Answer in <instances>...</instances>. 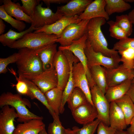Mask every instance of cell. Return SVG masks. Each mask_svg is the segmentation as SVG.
Returning a JSON list of instances; mask_svg holds the SVG:
<instances>
[{
    "label": "cell",
    "mask_w": 134,
    "mask_h": 134,
    "mask_svg": "<svg viewBox=\"0 0 134 134\" xmlns=\"http://www.w3.org/2000/svg\"><path fill=\"white\" fill-rule=\"evenodd\" d=\"M19 50V57L16 63L19 77L31 81L43 71L36 49L23 48Z\"/></svg>",
    "instance_id": "cell-1"
},
{
    "label": "cell",
    "mask_w": 134,
    "mask_h": 134,
    "mask_svg": "<svg viewBox=\"0 0 134 134\" xmlns=\"http://www.w3.org/2000/svg\"><path fill=\"white\" fill-rule=\"evenodd\" d=\"M106 21L102 17L90 20L86 31L87 40L94 51L111 57L119 55L117 51L108 48L107 42L101 29V26L105 23Z\"/></svg>",
    "instance_id": "cell-2"
},
{
    "label": "cell",
    "mask_w": 134,
    "mask_h": 134,
    "mask_svg": "<svg viewBox=\"0 0 134 134\" xmlns=\"http://www.w3.org/2000/svg\"><path fill=\"white\" fill-rule=\"evenodd\" d=\"M21 95L9 92L2 93L0 96V107L8 105L14 107L17 115V121L20 123L43 117L34 114L27 108L26 106L31 107V102L27 99L23 98Z\"/></svg>",
    "instance_id": "cell-3"
},
{
    "label": "cell",
    "mask_w": 134,
    "mask_h": 134,
    "mask_svg": "<svg viewBox=\"0 0 134 134\" xmlns=\"http://www.w3.org/2000/svg\"><path fill=\"white\" fill-rule=\"evenodd\" d=\"M58 38L57 36L54 34L30 32L16 41L10 48L18 49L23 48L37 49L55 43Z\"/></svg>",
    "instance_id": "cell-4"
},
{
    "label": "cell",
    "mask_w": 134,
    "mask_h": 134,
    "mask_svg": "<svg viewBox=\"0 0 134 134\" xmlns=\"http://www.w3.org/2000/svg\"><path fill=\"white\" fill-rule=\"evenodd\" d=\"M88 68L96 65H100L108 69L117 67L121 62L119 55L110 57L94 50L89 42L87 40L84 49Z\"/></svg>",
    "instance_id": "cell-5"
},
{
    "label": "cell",
    "mask_w": 134,
    "mask_h": 134,
    "mask_svg": "<svg viewBox=\"0 0 134 134\" xmlns=\"http://www.w3.org/2000/svg\"><path fill=\"white\" fill-rule=\"evenodd\" d=\"M87 39V36L86 33L79 39L73 41L70 45L66 46H60L59 47L58 49L69 50L71 51L79 59L85 70L89 87L90 88L96 84L93 79L88 68L87 59L84 52Z\"/></svg>",
    "instance_id": "cell-6"
},
{
    "label": "cell",
    "mask_w": 134,
    "mask_h": 134,
    "mask_svg": "<svg viewBox=\"0 0 134 134\" xmlns=\"http://www.w3.org/2000/svg\"><path fill=\"white\" fill-rule=\"evenodd\" d=\"M90 20H81L78 23L70 24L62 31L58 37L56 42L63 46H68L74 41L77 40L86 33Z\"/></svg>",
    "instance_id": "cell-7"
},
{
    "label": "cell",
    "mask_w": 134,
    "mask_h": 134,
    "mask_svg": "<svg viewBox=\"0 0 134 134\" xmlns=\"http://www.w3.org/2000/svg\"><path fill=\"white\" fill-rule=\"evenodd\" d=\"M90 89L92 101L98 113L97 118L105 124L110 126V103L105 94L97 85H94Z\"/></svg>",
    "instance_id": "cell-8"
},
{
    "label": "cell",
    "mask_w": 134,
    "mask_h": 134,
    "mask_svg": "<svg viewBox=\"0 0 134 134\" xmlns=\"http://www.w3.org/2000/svg\"><path fill=\"white\" fill-rule=\"evenodd\" d=\"M42 4L41 2L36 6L34 15L32 18L33 22L31 26L36 30L54 23L63 16L57 11L53 12L49 7H42Z\"/></svg>",
    "instance_id": "cell-9"
},
{
    "label": "cell",
    "mask_w": 134,
    "mask_h": 134,
    "mask_svg": "<svg viewBox=\"0 0 134 134\" xmlns=\"http://www.w3.org/2000/svg\"><path fill=\"white\" fill-rule=\"evenodd\" d=\"M53 65L58 76L57 87L63 91L69 78L70 69L68 60L62 50L58 49L56 53Z\"/></svg>",
    "instance_id": "cell-10"
},
{
    "label": "cell",
    "mask_w": 134,
    "mask_h": 134,
    "mask_svg": "<svg viewBox=\"0 0 134 134\" xmlns=\"http://www.w3.org/2000/svg\"><path fill=\"white\" fill-rule=\"evenodd\" d=\"M44 94L58 86V79L54 67L47 69L36 76L31 80Z\"/></svg>",
    "instance_id": "cell-11"
},
{
    "label": "cell",
    "mask_w": 134,
    "mask_h": 134,
    "mask_svg": "<svg viewBox=\"0 0 134 134\" xmlns=\"http://www.w3.org/2000/svg\"><path fill=\"white\" fill-rule=\"evenodd\" d=\"M72 72L74 87H78L81 90L85 95L88 102L94 105L85 71L80 62L73 63Z\"/></svg>",
    "instance_id": "cell-12"
},
{
    "label": "cell",
    "mask_w": 134,
    "mask_h": 134,
    "mask_svg": "<svg viewBox=\"0 0 134 134\" xmlns=\"http://www.w3.org/2000/svg\"><path fill=\"white\" fill-rule=\"evenodd\" d=\"M105 69L108 87L119 84L129 79L133 80L134 78V69H127L122 64L115 68Z\"/></svg>",
    "instance_id": "cell-13"
},
{
    "label": "cell",
    "mask_w": 134,
    "mask_h": 134,
    "mask_svg": "<svg viewBox=\"0 0 134 134\" xmlns=\"http://www.w3.org/2000/svg\"><path fill=\"white\" fill-rule=\"evenodd\" d=\"M17 115L15 108L6 105L0 112V134H13L15 129L14 122Z\"/></svg>",
    "instance_id": "cell-14"
},
{
    "label": "cell",
    "mask_w": 134,
    "mask_h": 134,
    "mask_svg": "<svg viewBox=\"0 0 134 134\" xmlns=\"http://www.w3.org/2000/svg\"><path fill=\"white\" fill-rule=\"evenodd\" d=\"M81 20L78 15L72 17L63 16L54 23L44 26L34 31V33H44L50 34H54L58 37L62 31L69 24L78 23Z\"/></svg>",
    "instance_id": "cell-15"
},
{
    "label": "cell",
    "mask_w": 134,
    "mask_h": 134,
    "mask_svg": "<svg viewBox=\"0 0 134 134\" xmlns=\"http://www.w3.org/2000/svg\"><path fill=\"white\" fill-rule=\"evenodd\" d=\"M72 113L75 121L83 125L91 122L98 117V113L95 107L89 102L77 107Z\"/></svg>",
    "instance_id": "cell-16"
},
{
    "label": "cell",
    "mask_w": 134,
    "mask_h": 134,
    "mask_svg": "<svg viewBox=\"0 0 134 134\" xmlns=\"http://www.w3.org/2000/svg\"><path fill=\"white\" fill-rule=\"evenodd\" d=\"M105 0H95L89 4L84 11L79 15L81 20H90L98 17H102L108 20L109 16L106 12Z\"/></svg>",
    "instance_id": "cell-17"
},
{
    "label": "cell",
    "mask_w": 134,
    "mask_h": 134,
    "mask_svg": "<svg viewBox=\"0 0 134 134\" xmlns=\"http://www.w3.org/2000/svg\"><path fill=\"white\" fill-rule=\"evenodd\" d=\"M92 0H70L65 5L58 6L56 11L63 16L72 17L79 15L85 10Z\"/></svg>",
    "instance_id": "cell-18"
},
{
    "label": "cell",
    "mask_w": 134,
    "mask_h": 134,
    "mask_svg": "<svg viewBox=\"0 0 134 134\" xmlns=\"http://www.w3.org/2000/svg\"><path fill=\"white\" fill-rule=\"evenodd\" d=\"M109 121L110 126L116 130H124L127 126L123 113L115 101L110 103Z\"/></svg>",
    "instance_id": "cell-19"
},
{
    "label": "cell",
    "mask_w": 134,
    "mask_h": 134,
    "mask_svg": "<svg viewBox=\"0 0 134 134\" xmlns=\"http://www.w3.org/2000/svg\"><path fill=\"white\" fill-rule=\"evenodd\" d=\"M43 117L34 119L17 125L13 134H39L45 127Z\"/></svg>",
    "instance_id": "cell-20"
},
{
    "label": "cell",
    "mask_w": 134,
    "mask_h": 134,
    "mask_svg": "<svg viewBox=\"0 0 134 134\" xmlns=\"http://www.w3.org/2000/svg\"><path fill=\"white\" fill-rule=\"evenodd\" d=\"M57 45L51 44L36 49L37 54L42 65L43 71L54 67L53 60L57 51Z\"/></svg>",
    "instance_id": "cell-21"
},
{
    "label": "cell",
    "mask_w": 134,
    "mask_h": 134,
    "mask_svg": "<svg viewBox=\"0 0 134 134\" xmlns=\"http://www.w3.org/2000/svg\"><path fill=\"white\" fill-rule=\"evenodd\" d=\"M3 2L4 9L7 14L18 20L32 24V17L23 12L19 3H15L11 0H4Z\"/></svg>",
    "instance_id": "cell-22"
},
{
    "label": "cell",
    "mask_w": 134,
    "mask_h": 134,
    "mask_svg": "<svg viewBox=\"0 0 134 134\" xmlns=\"http://www.w3.org/2000/svg\"><path fill=\"white\" fill-rule=\"evenodd\" d=\"M132 80L129 79L119 84L108 87L105 95L109 102L114 101L126 94Z\"/></svg>",
    "instance_id": "cell-23"
},
{
    "label": "cell",
    "mask_w": 134,
    "mask_h": 134,
    "mask_svg": "<svg viewBox=\"0 0 134 134\" xmlns=\"http://www.w3.org/2000/svg\"><path fill=\"white\" fill-rule=\"evenodd\" d=\"M92 78L96 85L105 94L108 88L107 75L105 68L100 65L89 67Z\"/></svg>",
    "instance_id": "cell-24"
},
{
    "label": "cell",
    "mask_w": 134,
    "mask_h": 134,
    "mask_svg": "<svg viewBox=\"0 0 134 134\" xmlns=\"http://www.w3.org/2000/svg\"><path fill=\"white\" fill-rule=\"evenodd\" d=\"M63 92L62 89L57 87L44 94L49 106L56 114L59 115L62 101Z\"/></svg>",
    "instance_id": "cell-25"
},
{
    "label": "cell",
    "mask_w": 134,
    "mask_h": 134,
    "mask_svg": "<svg viewBox=\"0 0 134 134\" xmlns=\"http://www.w3.org/2000/svg\"><path fill=\"white\" fill-rule=\"evenodd\" d=\"M114 101L123 113L127 126L130 125L134 116V103L126 94Z\"/></svg>",
    "instance_id": "cell-26"
},
{
    "label": "cell",
    "mask_w": 134,
    "mask_h": 134,
    "mask_svg": "<svg viewBox=\"0 0 134 134\" xmlns=\"http://www.w3.org/2000/svg\"><path fill=\"white\" fill-rule=\"evenodd\" d=\"M36 30L31 26L28 29L20 32H16L11 29L6 33L0 35V42L3 46L10 47L16 41L22 38L25 34Z\"/></svg>",
    "instance_id": "cell-27"
},
{
    "label": "cell",
    "mask_w": 134,
    "mask_h": 134,
    "mask_svg": "<svg viewBox=\"0 0 134 134\" xmlns=\"http://www.w3.org/2000/svg\"><path fill=\"white\" fill-rule=\"evenodd\" d=\"M22 79L27 84L29 89L33 96L34 99H37L44 105L48 110L53 118L57 115L50 107L48 103L44 94L41 91L38 87L31 80L25 79Z\"/></svg>",
    "instance_id": "cell-28"
},
{
    "label": "cell",
    "mask_w": 134,
    "mask_h": 134,
    "mask_svg": "<svg viewBox=\"0 0 134 134\" xmlns=\"http://www.w3.org/2000/svg\"><path fill=\"white\" fill-rule=\"evenodd\" d=\"M67 102L71 112L78 106L89 102L83 92L78 87H75L69 97Z\"/></svg>",
    "instance_id": "cell-29"
},
{
    "label": "cell",
    "mask_w": 134,
    "mask_h": 134,
    "mask_svg": "<svg viewBox=\"0 0 134 134\" xmlns=\"http://www.w3.org/2000/svg\"><path fill=\"white\" fill-rule=\"evenodd\" d=\"M105 0V10L109 16L114 13L123 12L131 8L130 4L125 0Z\"/></svg>",
    "instance_id": "cell-30"
},
{
    "label": "cell",
    "mask_w": 134,
    "mask_h": 134,
    "mask_svg": "<svg viewBox=\"0 0 134 134\" xmlns=\"http://www.w3.org/2000/svg\"><path fill=\"white\" fill-rule=\"evenodd\" d=\"M118 52L121 56L120 61L122 65L127 69H134V49L128 48Z\"/></svg>",
    "instance_id": "cell-31"
},
{
    "label": "cell",
    "mask_w": 134,
    "mask_h": 134,
    "mask_svg": "<svg viewBox=\"0 0 134 134\" xmlns=\"http://www.w3.org/2000/svg\"><path fill=\"white\" fill-rule=\"evenodd\" d=\"M0 18L20 32L24 31L26 27V24L23 21L15 19L7 14L4 9L3 5L0 6Z\"/></svg>",
    "instance_id": "cell-32"
},
{
    "label": "cell",
    "mask_w": 134,
    "mask_h": 134,
    "mask_svg": "<svg viewBox=\"0 0 134 134\" xmlns=\"http://www.w3.org/2000/svg\"><path fill=\"white\" fill-rule=\"evenodd\" d=\"M115 22L125 33L128 37L131 35L133 31V24L128 14L116 16Z\"/></svg>",
    "instance_id": "cell-33"
},
{
    "label": "cell",
    "mask_w": 134,
    "mask_h": 134,
    "mask_svg": "<svg viewBox=\"0 0 134 134\" xmlns=\"http://www.w3.org/2000/svg\"><path fill=\"white\" fill-rule=\"evenodd\" d=\"M100 122L97 118L91 122L83 125L81 128L74 126L72 130L76 134H94Z\"/></svg>",
    "instance_id": "cell-34"
},
{
    "label": "cell",
    "mask_w": 134,
    "mask_h": 134,
    "mask_svg": "<svg viewBox=\"0 0 134 134\" xmlns=\"http://www.w3.org/2000/svg\"><path fill=\"white\" fill-rule=\"evenodd\" d=\"M107 23L109 26V30L111 36L119 40L128 37L115 21L111 20L108 21Z\"/></svg>",
    "instance_id": "cell-35"
},
{
    "label": "cell",
    "mask_w": 134,
    "mask_h": 134,
    "mask_svg": "<svg viewBox=\"0 0 134 134\" xmlns=\"http://www.w3.org/2000/svg\"><path fill=\"white\" fill-rule=\"evenodd\" d=\"M40 0H21L22 9L23 12L32 18L34 16L36 6Z\"/></svg>",
    "instance_id": "cell-36"
},
{
    "label": "cell",
    "mask_w": 134,
    "mask_h": 134,
    "mask_svg": "<svg viewBox=\"0 0 134 134\" xmlns=\"http://www.w3.org/2000/svg\"><path fill=\"white\" fill-rule=\"evenodd\" d=\"M59 115H57L53 118V122L49 125L48 134H65L66 129L62 125Z\"/></svg>",
    "instance_id": "cell-37"
},
{
    "label": "cell",
    "mask_w": 134,
    "mask_h": 134,
    "mask_svg": "<svg viewBox=\"0 0 134 134\" xmlns=\"http://www.w3.org/2000/svg\"><path fill=\"white\" fill-rule=\"evenodd\" d=\"M19 57V53H15L6 58H0V73L5 74L8 71L7 66L10 64L16 63Z\"/></svg>",
    "instance_id": "cell-38"
},
{
    "label": "cell",
    "mask_w": 134,
    "mask_h": 134,
    "mask_svg": "<svg viewBox=\"0 0 134 134\" xmlns=\"http://www.w3.org/2000/svg\"><path fill=\"white\" fill-rule=\"evenodd\" d=\"M12 71L17 81V83L15 86L18 93L21 95L27 96L32 99V95L26 83L22 79L17 77L16 75L15 72Z\"/></svg>",
    "instance_id": "cell-39"
},
{
    "label": "cell",
    "mask_w": 134,
    "mask_h": 134,
    "mask_svg": "<svg viewBox=\"0 0 134 134\" xmlns=\"http://www.w3.org/2000/svg\"><path fill=\"white\" fill-rule=\"evenodd\" d=\"M128 48L134 49V38L128 37L119 40L114 44L112 49L118 51Z\"/></svg>",
    "instance_id": "cell-40"
},
{
    "label": "cell",
    "mask_w": 134,
    "mask_h": 134,
    "mask_svg": "<svg viewBox=\"0 0 134 134\" xmlns=\"http://www.w3.org/2000/svg\"><path fill=\"white\" fill-rule=\"evenodd\" d=\"M116 130L100 122L97 129V134H115Z\"/></svg>",
    "instance_id": "cell-41"
},
{
    "label": "cell",
    "mask_w": 134,
    "mask_h": 134,
    "mask_svg": "<svg viewBox=\"0 0 134 134\" xmlns=\"http://www.w3.org/2000/svg\"><path fill=\"white\" fill-rule=\"evenodd\" d=\"M68 0H43L42 1L48 6L51 4H61L68 3Z\"/></svg>",
    "instance_id": "cell-42"
},
{
    "label": "cell",
    "mask_w": 134,
    "mask_h": 134,
    "mask_svg": "<svg viewBox=\"0 0 134 134\" xmlns=\"http://www.w3.org/2000/svg\"><path fill=\"white\" fill-rule=\"evenodd\" d=\"M126 94L134 103V83H132Z\"/></svg>",
    "instance_id": "cell-43"
},
{
    "label": "cell",
    "mask_w": 134,
    "mask_h": 134,
    "mask_svg": "<svg viewBox=\"0 0 134 134\" xmlns=\"http://www.w3.org/2000/svg\"><path fill=\"white\" fill-rule=\"evenodd\" d=\"M130 125V126L126 131L127 134H134V116L132 119Z\"/></svg>",
    "instance_id": "cell-44"
},
{
    "label": "cell",
    "mask_w": 134,
    "mask_h": 134,
    "mask_svg": "<svg viewBox=\"0 0 134 134\" xmlns=\"http://www.w3.org/2000/svg\"><path fill=\"white\" fill-rule=\"evenodd\" d=\"M6 27V26L4 23L3 20L0 18V34H3L4 32Z\"/></svg>",
    "instance_id": "cell-45"
},
{
    "label": "cell",
    "mask_w": 134,
    "mask_h": 134,
    "mask_svg": "<svg viewBox=\"0 0 134 134\" xmlns=\"http://www.w3.org/2000/svg\"><path fill=\"white\" fill-rule=\"evenodd\" d=\"M128 15L133 24L134 25V8L129 13Z\"/></svg>",
    "instance_id": "cell-46"
},
{
    "label": "cell",
    "mask_w": 134,
    "mask_h": 134,
    "mask_svg": "<svg viewBox=\"0 0 134 134\" xmlns=\"http://www.w3.org/2000/svg\"><path fill=\"white\" fill-rule=\"evenodd\" d=\"M65 134H76L75 132L73 130L70 129H66Z\"/></svg>",
    "instance_id": "cell-47"
},
{
    "label": "cell",
    "mask_w": 134,
    "mask_h": 134,
    "mask_svg": "<svg viewBox=\"0 0 134 134\" xmlns=\"http://www.w3.org/2000/svg\"><path fill=\"white\" fill-rule=\"evenodd\" d=\"M115 134H127L126 131L124 130H116Z\"/></svg>",
    "instance_id": "cell-48"
},
{
    "label": "cell",
    "mask_w": 134,
    "mask_h": 134,
    "mask_svg": "<svg viewBox=\"0 0 134 134\" xmlns=\"http://www.w3.org/2000/svg\"><path fill=\"white\" fill-rule=\"evenodd\" d=\"M39 134H48L45 130V127L40 132Z\"/></svg>",
    "instance_id": "cell-49"
},
{
    "label": "cell",
    "mask_w": 134,
    "mask_h": 134,
    "mask_svg": "<svg viewBox=\"0 0 134 134\" xmlns=\"http://www.w3.org/2000/svg\"><path fill=\"white\" fill-rule=\"evenodd\" d=\"M125 1L127 2L128 3H132L134 2V0H125Z\"/></svg>",
    "instance_id": "cell-50"
},
{
    "label": "cell",
    "mask_w": 134,
    "mask_h": 134,
    "mask_svg": "<svg viewBox=\"0 0 134 134\" xmlns=\"http://www.w3.org/2000/svg\"><path fill=\"white\" fill-rule=\"evenodd\" d=\"M132 82L133 83H134V78L132 80Z\"/></svg>",
    "instance_id": "cell-51"
}]
</instances>
